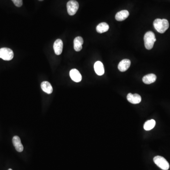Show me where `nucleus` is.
<instances>
[{"mask_svg": "<svg viewBox=\"0 0 170 170\" xmlns=\"http://www.w3.org/2000/svg\"><path fill=\"white\" fill-rule=\"evenodd\" d=\"M155 120H148L146 123L144 125V128L145 129L146 131H150L153 129L155 125Z\"/></svg>", "mask_w": 170, "mask_h": 170, "instance_id": "f3484780", "label": "nucleus"}, {"mask_svg": "<svg viewBox=\"0 0 170 170\" xmlns=\"http://www.w3.org/2000/svg\"><path fill=\"white\" fill-rule=\"evenodd\" d=\"M156 76L155 74H149L143 78V82L146 84H150L156 81Z\"/></svg>", "mask_w": 170, "mask_h": 170, "instance_id": "2eb2a0df", "label": "nucleus"}, {"mask_svg": "<svg viewBox=\"0 0 170 170\" xmlns=\"http://www.w3.org/2000/svg\"><path fill=\"white\" fill-rule=\"evenodd\" d=\"M41 87L43 91L48 94H52L53 91V87L48 81H44L41 84Z\"/></svg>", "mask_w": 170, "mask_h": 170, "instance_id": "4468645a", "label": "nucleus"}, {"mask_svg": "<svg viewBox=\"0 0 170 170\" xmlns=\"http://www.w3.org/2000/svg\"><path fill=\"white\" fill-rule=\"evenodd\" d=\"M83 43L84 41L82 37L80 36L76 37L74 40V50L77 52H79L81 50Z\"/></svg>", "mask_w": 170, "mask_h": 170, "instance_id": "f8f14e48", "label": "nucleus"}, {"mask_svg": "<svg viewBox=\"0 0 170 170\" xmlns=\"http://www.w3.org/2000/svg\"><path fill=\"white\" fill-rule=\"evenodd\" d=\"M153 24L156 31L161 34L164 33L169 27V22L166 19H156L154 20Z\"/></svg>", "mask_w": 170, "mask_h": 170, "instance_id": "f257e3e1", "label": "nucleus"}, {"mask_svg": "<svg viewBox=\"0 0 170 170\" xmlns=\"http://www.w3.org/2000/svg\"><path fill=\"white\" fill-rule=\"evenodd\" d=\"M69 75L73 81L79 82L82 80V76L78 70L75 69H72L69 72Z\"/></svg>", "mask_w": 170, "mask_h": 170, "instance_id": "6e6552de", "label": "nucleus"}, {"mask_svg": "<svg viewBox=\"0 0 170 170\" xmlns=\"http://www.w3.org/2000/svg\"><path fill=\"white\" fill-rule=\"evenodd\" d=\"M131 61L128 59H124L119 63L118 68L120 72H124L127 71L131 66Z\"/></svg>", "mask_w": 170, "mask_h": 170, "instance_id": "9d476101", "label": "nucleus"}, {"mask_svg": "<svg viewBox=\"0 0 170 170\" xmlns=\"http://www.w3.org/2000/svg\"><path fill=\"white\" fill-rule=\"evenodd\" d=\"M129 16V12L127 10H123L117 13L115 15V19L117 21H122L126 20Z\"/></svg>", "mask_w": 170, "mask_h": 170, "instance_id": "ddd939ff", "label": "nucleus"}, {"mask_svg": "<svg viewBox=\"0 0 170 170\" xmlns=\"http://www.w3.org/2000/svg\"><path fill=\"white\" fill-rule=\"evenodd\" d=\"M145 47L147 50L153 48L154 44L156 41L155 35L153 32L148 31L145 34L144 37Z\"/></svg>", "mask_w": 170, "mask_h": 170, "instance_id": "f03ea898", "label": "nucleus"}, {"mask_svg": "<svg viewBox=\"0 0 170 170\" xmlns=\"http://www.w3.org/2000/svg\"><path fill=\"white\" fill-rule=\"evenodd\" d=\"M14 53L12 50L8 48L0 49V58L5 61H10L13 58Z\"/></svg>", "mask_w": 170, "mask_h": 170, "instance_id": "20e7f679", "label": "nucleus"}, {"mask_svg": "<svg viewBox=\"0 0 170 170\" xmlns=\"http://www.w3.org/2000/svg\"><path fill=\"white\" fill-rule=\"evenodd\" d=\"M79 8V3L75 0H71L67 4L68 13L71 16L75 15L78 11Z\"/></svg>", "mask_w": 170, "mask_h": 170, "instance_id": "39448f33", "label": "nucleus"}, {"mask_svg": "<svg viewBox=\"0 0 170 170\" xmlns=\"http://www.w3.org/2000/svg\"><path fill=\"white\" fill-rule=\"evenodd\" d=\"M12 143L15 149L19 152L23 151L24 147L21 143V140L17 136H15L12 139Z\"/></svg>", "mask_w": 170, "mask_h": 170, "instance_id": "1a4fd4ad", "label": "nucleus"}, {"mask_svg": "<svg viewBox=\"0 0 170 170\" xmlns=\"http://www.w3.org/2000/svg\"><path fill=\"white\" fill-rule=\"evenodd\" d=\"M94 69L96 73L99 76L103 75L104 73V66L100 61H97L94 64Z\"/></svg>", "mask_w": 170, "mask_h": 170, "instance_id": "9b49d317", "label": "nucleus"}, {"mask_svg": "<svg viewBox=\"0 0 170 170\" xmlns=\"http://www.w3.org/2000/svg\"><path fill=\"white\" fill-rule=\"evenodd\" d=\"M63 42L60 39H58L55 41L53 44V49L56 55H60L63 52Z\"/></svg>", "mask_w": 170, "mask_h": 170, "instance_id": "0eeeda50", "label": "nucleus"}, {"mask_svg": "<svg viewBox=\"0 0 170 170\" xmlns=\"http://www.w3.org/2000/svg\"><path fill=\"white\" fill-rule=\"evenodd\" d=\"M154 162L156 166L163 170H168L170 167L169 163L161 156H156L154 158Z\"/></svg>", "mask_w": 170, "mask_h": 170, "instance_id": "7ed1b4c3", "label": "nucleus"}, {"mask_svg": "<svg viewBox=\"0 0 170 170\" xmlns=\"http://www.w3.org/2000/svg\"><path fill=\"white\" fill-rule=\"evenodd\" d=\"M109 28V26L108 24L105 22H102L97 25L96 29L97 32L99 33H103L107 31Z\"/></svg>", "mask_w": 170, "mask_h": 170, "instance_id": "dca6fc26", "label": "nucleus"}, {"mask_svg": "<svg viewBox=\"0 0 170 170\" xmlns=\"http://www.w3.org/2000/svg\"><path fill=\"white\" fill-rule=\"evenodd\" d=\"M39 1H43V0H39Z\"/></svg>", "mask_w": 170, "mask_h": 170, "instance_id": "aec40b11", "label": "nucleus"}, {"mask_svg": "<svg viewBox=\"0 0 170 170\" xmlns=\"http://www.w3.org/2000/svg\"><path fill=\"white\" fill-rule=\"evenodd\" d=\"M15 6L18 7H21L23 4L22 0H12Z\"/></svg>", "mask_w": 170, "mask_h": 170, "instance_id": "a211bd4d", "label": "nucleus"}, {"mask_svg": "<svg viewBox=\"0 0 170 170\" xmlns=\"http://www.w3.org/2000/svg\"><path fill=\"white\" fill-rule=\"evenodd\" d=\"M128 101L132 104H138L141 101V97L139 94L129 93L127 96Z\"/></svg>", "mask_w": 170, "mask_h": 170, "instance_id": "423d86ee", "label": "nucleus"}, {"mask_svg": "<svg viewBox=\"0 0 170 170\" xmlns=\"http://www.w3.org/2000/svg\"><path fill=\"white\" fill-rule=\"evenodd\" d=\"M8 170H12V169H9Z\"/></svg>", "mask_w": 170, "mask_h": 170, "instance_id": "6ab92c4d", "label": "nucleus"}]
</instances>
